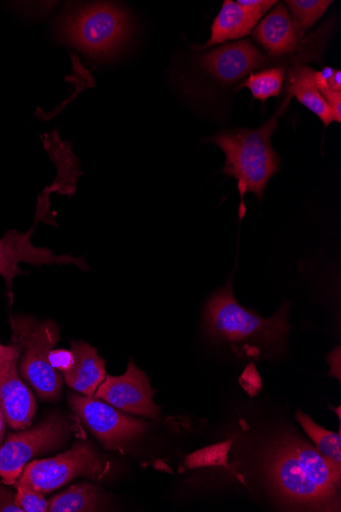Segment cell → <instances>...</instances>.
<instances>
[{
	"label": "cell",
	"mask_w": 341,
	"mask_h": 512,
	"mask_svg": "<svg viewBox=\"0 0 341 512\" xmlns=\"http://www.w3.org/2000/svg\"><path fill=\"white\" fill-rule=\"evenodd\" d=\"M267 472L286 502L311 510H339L341 469L307 442L282 440L272 451Z\"/></svg>",
	"instance_id": "1"
},
{
	"label": "cell",
	"mask_w": 341,
	"mask_h": 512,
	"mask_svg": "<svg viewBox=\"0 0 341 512\" xmlns=\"http://www.w3.org/2000/svg\"><path fill=\"white\" fill-rule=\"evenodd\" d=\"M288 313V303L270 318L243 308L235 300L230 281L208 301L205 331L215 342L245 348L247 355L271 357L285 348L290 330Z\"/></svg>",
	"instance_id": "2"
},
{
	"label": "cell",
	"mask_w": 341,
	"mask_h": 512,
	"mask_svg": "<svg viewBox=\"0 0 341 512\" xmlns=\"http://www.w3.org/2000/svg\"><path fill=\"white\" fill-rule=\"evenodd\" d=\"M290 100L288 96L276 114L258 129L222 132L209 139L224 152L222 172L237 180L241 198L252 193L262 201L269 181L279 171L280 158L272 147L271 137Z\"/></svg>",
	"instance_id": "3"
},
{
	"label": "cell",
	"mask_w": 341,
	"mask_h": 512,
	"mask_svg": "<svg viewBox=\"0 0 341 512\" xmlns=\"http://www.w3.org/2000/svg\"><path fill=\"white\" fill-rule=\"evenodd\" d=\"M55 35L94 60L114 56L131 35L132 21L111 3L74 4L58 16Z\"/></svg>",
	"instance_id": "4"
},
{
	"label": "cell",
	"mask_w": 341,
	"mask_h": 512,
	"mask_svg": "<svg viewBox=\"0 0 341 512\" xmlns=\"http://www.w3.org/2000/svg\"><path fill=\"white\" fill-rule=\"evenodd\" d=\"M12 327V343L21 349V375L40 398L45 401L57 400L63 388V378L50 362V354L60 340L57 323L18 316L13 320Z\"/></svg>",
	"instance_id": "5"
},
{
	"label": "cell",
	"mask_w": 341,
	"mask_h": 512,
	"mask_svg": "<svg viewBox=\"0 0 341 512\" xmlns=\"http://www.w3.org/2000/svg\"><path fill=\"white\" fill-rule=\"evenodd\" d=\"M108 472L102 456L88 442H77L58 456L25 465L19 479L42 495L54 492L79 477L100 480Z\"/></svg>",
	"instance_id": "6"
},
{
	"label": "cell",
	"mask_w": 341,
	"mask_h": 512,
	"mask_svg": "<svg viewBox=\"0 0 341 512\" xmlns=\"http://www.w3.org/2000/svg\"><path fill=\"white\" fill-rule=\"evenodd\" d=\"M70 433L67 418L54 414L31 430L10 434L6 443L0 446V478L7 485H14L34 456L59 448Z\"/></svg>",
	"instance_id": "7"
},
{
	"label": "cell",
	"mask_w": 341,
	"mask_h": 512,
	"mask_svg": "<svg viewBox=\"0 0 341 512\" xmlns=\"http://www.w3.org/2000/svg\"><path fill=\"white\" fill-rule=\"evenodd\" d=\"M69 403L80 420L108 450L122 447L146 430L144 422L122 413L102 399L71 393Z\"/></svg>",
	"instance_id": "8"
},
{
	"label": "cell",
	"mask_w": 341,
	"mask_h": 512,
	"mask_svg": "<svg viewBox=\"0 0 341 512\" xmlns=\"http://www.w3.org/2000/svg\"><path fill=\"white\" fill-rule=\"evenodd\" d=\"M155 391L148 377L130 360L121 377L107 376L95 397L127 413L157 418L160 408L154 403Z\"/></svg>",
	"instance_id": "9"
},
{
	"label": "cell",
	"mask_w": 341,
	"mask_h": 512,
	"mask_svg": "<svg viewBox=\"0 0 341 512\" xmlns=\"http://www.w3.org/2000/svg\"><path fill=\"white\" fill-rule=\"evenodd\" d=\"M32 235L33 229L26 234L11 230L0 239V275L5 278L9 290L12 288L14 278L24 273L19 266L20 263L35 266L74 264L83 270L88 269L83 257L57 256L50 249L35 247L31 242Z\"/></svg>",
	"instance_id": "10"
},
{
	"label": "cell",
	"mask_w": 341,
	"mask_h": 512,
	"mask_svg": "<svg viewBox=\"0 0 341 512\" xmlns=\"http://www.w3.org/2000/svg\"><path fill=\"white\" fill-rule=\"evenodd\" d=\"M268 63L266 56L249 40L220 46L200 58L201 66L217 80L235 83Z\"/></svg>",
	"instance_id": "11"
},
{
	"label": "cell",
	"mask_w": 341,
	"mask_h": 512,
	"mask_svg": "<svg viewBox=\"0 0 341 512\" xmlns=\"http://www.w3.org/2000/svg\"><path fill=\"white\" fill-rule=\"evenodd\" d=\"M18 362H13L0 376V408L11 429L21 431L31 425L36 413V401L20 378Z\"/></svg>",
	"instance_id": "12"
},
{
	"label": "cell",
	"mask_w": 341,
	"mask_h": 512,
	"mask_svg": "<svg viewBox=\"0 0 341 512\" xmlns=\"http://www.w3.org/2000/svg\"><path fill=\"white\" fill-rule=\"evenodd\" d=\"M302 37L284 4H277L254 31L255 40L273 58L294 53Z\"/></svg>",
	"instance_id": "13"
},
{
	"label": "cell",
	"mask_w": 341,
	"mask_h": 512,
	"mask_svg": "<svg viewBox=\"0 0 341 512\" xmlns=\"http://www.w3.org/2000/svg\"><path fill=\"white\" fill-rule=\"evenodd\" d=\"M75 362L71 369L63 372L67 385L84 396H94L97 388L107 378L106 360L97 349L85 342H71Z\"/></svg>",
	"instance_id": "14"
},
{
	"label": "cell",
	"mask_w": 341,
	"mask_h": 512,
	"mask_svg": "<svg viewBox=\"0 0 341 512\" xmlns=\"http://www.w3.org/2000/svg\"><path fill=\"white\" fill-rule=\"evenodd\" d=\"M316 71L309 66L297 65L288 74L287 93L295 97L308 110L317 115L325 127L336 122L334 113L322 96L315 80Z\"/></svg>",
	"instance_id": "15"
},
{
	"label": "cell",
	"mask_w": 341,
	"mask_h": 512,
	"mask_svg": "<svg viewBox=\"0 0 341 512\" xmlns=\"http://www.w3.org/2000/svg\"><path fill=\"white\" fill-rule=\"evenodd\" d=\"M259 21L257 17L241 7L237 2L226 0L213 22L210 39L201 49L206 50L216 44L249 36Z\"/></svg>",
	"instance_id": "16"
},
{
	"label": "cell",
	"mask_w": 341,
	"mask_h": 512,
	"mask_svg": "<svg viewBox=\"0 0 341 512\" xmlns=\"http://www.w3.org/2000/svg\"><path fill=\"white\" fill-rule=\"evenodd\" d=\"M100 490L88 483L77 484L48 501L50 512H86L102 509Z\"/></svg>",
	"instance_id": "17"
},
{
	"label": "cell",
	"mask_w": 341,
	"mask_h": 512,
	"mask_svg": "<svg viewBox=\"0 0 341 512\" xmlns=\"http://www.w3.org/2000/svg\"><path fill=\"white\" fill-rule=\"evenodd\" d=\"M297 421L306 434L313 440L319 453L330 461L335 467L341 469V437L318 426L312 417L299 410L296 414Z\"/></svg>",
	"instance_id": "18"
},
{
	"label": "cell",
	"mask_w": 341,
	"mask_h": 512,
	"mask_svg": "<svg viewBox=\"0 0 341 512\" xmlns=\"http://www.w3.org/2000/svg\"><path fill=\"white\" fill-rule=\"evenodd\" d=\"M286 71L283 67L265 69L252 73L236 87V91L249 88L255 100L265 103L268 99L278 97L282 90Z\"/></svg>",
	"instance_id": "19"
},
{
	"label": "cell",
	"mask_w": 341,
	"mask_h": 512,
	"mask_svg": "<svg viewBox=\"0 0 341 512\" xmlns=\"http://www.w3.org/2000/svg\"><path fill=\"white\" fill-rule=\"evenodd\" d=\"M294 20L295 25L303 36L325 14L333 2L327 0H287L284 3Z\"/></svg>",
	"instance_id": "20"
},
{
	"label": "cell",
	"mask_w": 341,
	"mask_h": 512,
	"mask_svg": "<svg viewBox=\"0 0 341 512\" xmlns=\"http://www.w3.org/2000/svg\"><path fill=\"white\" fill-rule=\"evenodd\" d=\"M233 445V440H227L215 445L202 448L186 456L185 468L189 470L224 467L230 470L228 455Z\"/></svg>",
	"instance_id": "21"
},
{
	"label": "cell",
	"mask_w": 341,
	"mask_h": 512,
	"mask_svg": "<svg viewBox=\"0 0 341 512\" xmlns=\"http://www.w3.org/2000/svg\"><path fill=\"white\" fill-rule=\"evenodd\" d=\"M13 486L17 489L16 504L23 512L48 511V501L44 499L42 494L20 481H17Z\"/></svg>",
	"instance_id": "22"
},
{
	"label": "cell",
	"mask_w": 341,
	"mask_h": 512,
	"mask_svg": "<svg viewBox=\"0 0 341 512\" xmlns=\"http://www.w3.org/2000/svg\"><path fill=\"white\" fill-rule=\"evenodd\" d=\"M239 385L252 398L256 397L262 391V378L255 364L248 365L245 371H243V374L239 378Z\"/></svg>",
	"instance_id": "23"
},
{
	"label": "cell",
	"mask_w": 341,
	"mask_h": 512,
	"mask_svg": "<svg viewBox=\"0 0 341 512\" xmlns=\"http://www.w3.org/2000/svg\"><path fill=\"white\" fill-rule=\"evenodd\" d=\"M50 362L54 369L63 374L72 368L75 357L71 350L53 349L50 354Z\"/></svg>",
	"instance_id": "24"
},
{
	"label": "cell",
	"mask_w": 341,
	"mask_h": 512,
	"mask_svg": "<svg viewBox=\"0 0 341 512\" xmlns=\"http://www.w3.org/2000/svg\"><path fill=\"white\" fill-rule=\"evenodd\" d=\"M237 4L261 20L278 2L276 0H239Z\"/></svg>",
	"instance_id": "25"
},
{
	"label": "cell",
	"mask_w": 341,
	"mask_h": 512,
	"mask_svg": "<svg viewBox=\"0 0 341 512\" xmlns=\"http://www.w3.org/2000/svg\"><path fill=\"white\" fill-rule=\"evenodd\" d=\"M21 349L14 343L9 346L0 343V376L15 361H19Z\"/></svg>",
	"instance_id": "26"
},
{
	"label": "cell",
	"mask_w": 341,
	"mask_h": 512,
	"mask_svg": "<svg viewBox=\"0 0 341 512\" xmlns=\"http://www.w3.org/2000/svg\"><path fill=\"white\" fill-rule=\"evenodd\" d=\"M322 93V96L330 106L334 116L336 118V122H341V91L334 90L330 87H322L319 89Z\"/></svg>",
	"instance_id": "27"
},
{
	"label": "cell",
	"mask_w": 341,
	"mask_h": 512,
	"mask_svg": "<svg viewBox=\"0 0 341 512\" xmlns=\"http://www.w3.org/2000/svg\"><path fill=\"white\" fill-rule=\"evenodd\" d=\"M16 494L0 481V512H23L16 504Z\"/></svg>",
	"instance_id": "28"
},
{
	"label": "cell",
	"mask_w": 341,
	"mask_h": 512,
	"mask_svg": "<svg viewBox=\"0 0 341 512\" xmlns=\"http://www.w3.org/2000/svg\"><path fill=\"white\" fill-rule=\"evenodd\" d=\"M328 87L341 91V72L340 70L335 69L333 76L328 81Z\"/></svg>",
	"instance_id": "29"
},
{
	"label": "cell",
	"mask_w": 341,
	"mask_h": 512,
	"mask_svg": "<svg viewBox=\"0 0 341 512\" xmlns=\"http://www.w3.org/2000/svg\"><path fill=\"white\" fill-rule=\"evenodd\" d=\"M6 423H7V421H6L5 414L2 410V408H0V446H2L4 437H5Z\"/></svg>",
	"instance_id": "30"
}]
</instances>
